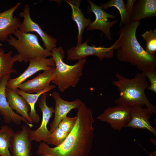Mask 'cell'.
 Instances as JSON below:
<instances>
[{
  "instance_id": "23",
  "label": "cell",
  "mask_w": 156,
  "mask_h": 156,
  "mask_svg": "<svg viewBox=\"0 0 156 156\" xmlns=\"http://www.w3.org/2000/svg\"><path fill=\"white\" fill-rule=\"evenodd\" d=\"M14 132L7 125L2 126L0 129V156H12L10 151L11 138Z\"/></svg>"
},
{
  "instance_id": "11",
  "label": "cell",
  "mask_w": 156,
  "mask_h": 156,
  "mask_svg": "<svg viewBox=\"0 0 156 156\" xmlns=\"http://www.w3.org/2000/svg\"><path fill=\"white\" fill-rule=\"evenodd\" d=\"M31 128L23 125L21 129L15 132L10 142V151L12 156H32Z\"/></svg>"
},
{
  "instance_id": "14",
  "label": "cell",
  "mask_w": 156,
  "mask_h": 156,
  "mask_svg": "<svg viewBox=\"0 0 156 156\" xmlns=\"http://www.w3.org/2000/svg\"><path fill=\"white\" fill-rule=\"evenodd\" d=\"M51 96L55 100V106L54 118L50 124L49 130L50 133L54 132L61 120L71 110L77 109L82 102L79 99L70 101L64 100L61 98L59 93L56 91H53Z\"/></svg>"
},
{
  "instance_id": "12",
  "label": "cell",
  "mask_w": 156,
  "mask_h": 156,
  "mask_svg": "<svg viewBox=\"0 0 156 156\" xmlns=\"http://www.w3.org/2000/svg\"><path fill=\"white\" fill-rule=\"evenodd\" d=\"M90 7L88 8L87 12H92L95 16V19L87 28V30L99 29L104 34L107 38L109 40H112L110 28L118 22V19L112 21H108V18H116V16L109 14L99 6L90 0H88Z\"/></svg>"
},
{
  "instance_id": "9",
  "label": "cell",
  "mask_w": 156,
  "mask_h": 156,
  "mask_svg": "<svg viewBox=\"0 0 156 156\" xmlns=\"http://www.w3.org/2000/svg\"><path fill=\"white\" fill-rule=\"evenodd\" d=\"M30 9L29 5L26 4L23 11L19 14V16L23 17V20L20 24L19 29L25 33L34 32L37 34L43 42L44 49L48 52H51L56 48L57 39L45 32L38 24L32 20Z\"/></svg>"
},
{
  "instance_id": "7",
  "label": "cell",
  "mask_w": 156,
  "mask_h": 156,
  "mask_svg": "<svg viewBox=\"0 0 156 156\" xmlns=\"http://www.w3.org/2000/svg\"><path fill=\"white\" fill-rule=\"evenodd\" d=\"M132 112V107L117 105L106 108L97 118L109 123L113 129L120 130L129 122Z\"/></svg>"
},
{
  "instance_id": "3",
  "label": "cell",
  "mask_w": 156,
  "mask_h": 156,
  "mask_svg": "<svg viewBox=\"0 0 156 156\" xmlns=\"http://www.w3.org/2000/svg\"><path fill=\"white\" fill-rule=\"evenodd\" d=\"M115 77L117 80L112 84L116 87L119 93V97L114 102L117 105L129 107L145 105L151 115L156 114V106L148 99L145 92L149 87L146 78L142 73H136L133 78L129 79L116 73Z\"/></svg>"
},
{
  "instance_id": "26",
  "label": "cell",
  "mask_w": 156,
  "mask_h": 156,
  "mask_svg": "<svg viewBox=\"0 0 156 156\" xmlns=\"http://www.w3.org/2000/svg\"><path fill=\"white\" fill-rule=\"evenodd\" d=\"M68 134L58 127L53 133H50L51 144L55 146H59L64 142Z\"/></svg>"
},
{
  "instance_id": "25",
  "label": "cell",
  "mask_w": 156,
  "mask_h": 156,
  "mask_svg": "<svg viewBox=\"0 0 156 156\" xmlns=\"http://www.w3.org/2000/svg\"><path fill=\"white\" fill-rule=\"evenodd\" d=\"M141 36L146 42V51L150 55H156V29L146 31Z\"/></svg>"
},
{
  "instance_id": "13",
  "label": "cell",
  "mask_w": 156,
  "mask_h": 156,
  "mask_svg": "<svg viewBox=\"0 0 156 156\" xmlns=\"http://www.w3.org/2000/svg\"><path fill=\"white\" fill-rule=\"evenodd\" d=\"M11 73H8L2 78L0 82V114L3 116V120L7 123H13L20 125L22 122L31 128L33 124H29L24 117L15 113L9 106L5 94L7 82L10 78Z\"/></svg>"
},
{
  "instance_id": "16",
  "label": "cell",
  "mask_w": 156,
  "mask_h": 156,
  "mask_svg": "<svg viewBox=\"0 0 156 156\" xmlns=\"http://www.w3.org/2000/svg\"><path fill=\"white\" fill-rule=\"evenodd\" d=\"M55 75V68L51 67L44 70L34 78L22 83L18 88L28 93H37L50 85V83L54 79Z\"/></svg>"
},
{
  "instance_id": "22",
  "label": "cell",
  "mask_w": 156,
  "mask_h": 156,
  "mask_svg": "<svg viewBox=\"0 0 156 156\" xmlns=\"http://www.w3.org/2000/svg\"><path fill=\"white\" fill-rule=\"evenodd\" d=\"M12 51L5 53L3 50L0 48V82L3 77L8 73H15L16 70L13 67V64L18 61L19 56L16 53L12 56Z\"/></svg>"
},
{
  "instance_id": "19",
  "label": "cell",
  "mask_w": 156,
  "mask_h": 156,
  "mask_svg": "<svg viewBox=\"0 0 156 156\" xmlns=\"http://www.w3.org/2000/svg\"><path fill=\"white\" fill-rule=\"evenodd\" d=\"M156 16V0H136L131 14L130 20L140 21L142 19L153 18Z\"/></svg>"
},
{
  "instance_id": "8",
  "label": "cell",
  "mask_w": 156,
  "mask_h": 156,
  "mask_svg": "<svg viewBox=\"0 0 156 156\" xmlns=\"http://www.w3.org/2000/svg\"><path fill=\"white\" fill-rule=\"evenodd\" d=\"M48 95L47 93H44L37 101V106L42 112V120L40 125L38 129L35 130H31L30 137L32 141H42L50 144H51L50 133L47 129V125L54 113V108L53 107H48L47 105L46 100Z\"/></svg>"
},
{
  "instance_id": "21",
  "label": "cell",
  "mask_w": 156,
  "mask_h": 156,
  "mask_svg": "<svg viewBox=\"0 0 156 156\" xmlns=\"http://www.w3.org/2000/svg\"><path fill=\"white\" fill-rule=\"evenodd\" d=\"M56 87L55 85H50L44 90L36 94H31L20 90L18 88L13 89L18 94L23 97L26 100L30 107L29 116L33 123H38L40 121V117L36 113L35 106L40 96L43 94L47 93Z\"/></svg>"
},
{
  "instance_id": "1",
  "label": "cell",
  "mask_w": 156,
  "mask_h": 156,
  "mask_svg": "<svg viewBox=\"0 0 156 156\" xmlns=\"http://www.w3.org/2000/svg\"><path fill=\"white\" fill-rule=\"evenodd\" d=\"M77 120L72 130L64 142L54 147L43 142L39 144L37 154L42 156H88L94 135V120L92 109L83 102L77 108Z\"/></svg>"
},
{
  "instance_id": "4",
  "label": "cell",
  "mask_w": 156,
  "mask_h": 156,
  "mask_svg": "<svg viewBox=\"0 0 156 156\" xmlns=\"http://www.w3.org/2000/svg\"><path fill=\"white\" fill-rule=\"evenodd\" d=\"M51 52V56L55 65V77L52 82L57 86L61 92H64L70 87H75L83 75L86 59L79 60L74 65H70L63 61L65 57V52L62 47L55 48Z\"/></svg>"
},
{
  "instance_id": "29",
  "label": "cell",
  "mask_w": 156,
  "mask_h": 156,
  "mask_svg": "<svg viewBox=\"0 0 156 156\" xmlns=\"http://www.w3.org/2000/svg\"><path fill=\"white\" fill-rule=\"evenodd\" d=\"M136 1V0H127V3L125 5L126 9L130 19L133 6Z\"/></svg>"
},
{
  "instance_id": "24",
  "label": "cell",
  "mask_w": 156,
  "mask_h": 156,
  "mask_svg": "<svg viewBox=\"0 0 156 156\" xmlns=\"http://www.w3.org/2000/svg\"><path fill=\"white\" fill-rule=\"evenodd\" d=\"M100 6L104 10L109 7H114L119 11L121 17L119 24L120 27L131 21L126 9L123 0H111L106 3L101 4Z\"/></svg>"
},
{
  "instance_id": "28",
  "label": "cell",
  "mask_w": 156,
  "mask_h": 156,
  "mask_svg": "<svg viewBox=\"0 0 156 156\" xmlns=\"http://www.w3.org/2000/svg\"><path fill=\"white\" fill-rule=\"evenodd\" d=\"M77 120L76 116L73 117L65 116L59 123L58 127L69 134L74 127Z\"/></svg>"
},
{
  "instance_id": "27",
  "label": "cell",
  "mask_w": 156,
  "mask_h": 156,
  "mask_svg": "<svg viewBox=\"0 0 156 156\" xmlns=\"http://www.w3.org/2000/svg\"><path fill=\"white\" fill-rule=\"evenodd\" d=\"M155 68H147L142 72L146 78L148 79L150 84L147 89L152 91L156 94V70Z\"/></svg>"
},
{
  "instance_id": "15",
  "label": "cell",
  "mask_w": 156,
  "mask_h": 156,
  "mask_svg": "<svg viewBox=\"0 0 156 156\" xmlns=\"http://www.w3.org/2000/svg\"><path fill=\"white\" fill-rule=\"evenodd\" d=\"M20 2L10 9L0 12V41H6L17 30L21 23L19 18L13 16L16 10L20 6Z\"/></svg>"
},
{
  "instance_id": "6",
  "label": "cell",
  "mask_w": 156,
  "mask_h": 156,
  "mask_svg": "<svg viewBox=\"0 0 156 156\" xmlns=\"http://www.w3.org/2000/svg\"><path fill=\"white\" fill-rule=\"evenodd\" d=\"M88 40L76 46L72 47L67 51L68 60H80L86 58L90 55L97 57L101 61L105 58L110 59L114 57V51L119 48L118 39L112 46L109 47L104 46L96 47L95 45L89 46Z\"/></svg>"
},
{
  "instance_id": "18",
  "label": "cell",
  "mask_w": 156,
  "mask_h": 156,
  "mask_svg": "<svg viewBox=\"0 0 156 156\" xmlns=\"http://www.w3.org/2000/svg\"><path fill=\"white\" fill-rule=\"evenodd\" d=\"M5 94L7 102L13 110L25 118L30 124L33 122L29 116L30 107L25 99L12 89L6 88Z\"/></svg>"
},
{
  "instance_id": "5",
  "label": "cell",
  "mask_w": 156,
  "mask_h": 156,
  "mask_svg": "<svg viewBox=\"0 0 156 156\" xmlns=\"http://www.w3.org/2000/svg\"><path fill=\"white\" fill-rule=\"evenodd\" d=\"M14 34L17 39L10 35L6 41L17 51L19 56L18 61L27 63L34 58L52 56L51 52L47 51L40 45L37 35L25 33L19 29Z\"/></svg>"
},
{
  "instance_id": "17",
  "label": "cell",
  "mask_w": 156,
  "mask_h": 156,
  "mask_svg": "<svg viewBox=\"0 0 156 156\" xmlns=\"http://www.w3.org/2000/svg\"><path fill=\"white\" fill-rule=\"evenodd\" d=\"M131 107L132 112L131 118L125 127L147 129L155 137L156 129L150 123L149 120L151 115L148 109L138 105Z\"/></svg>"
},
{
  "instance_id": "30",
  "label": "cell",
  "mask_w": 156,
  "mask_h": 156,
  "mask_svg": "<svg viewBox=\"0 0 156 156\" xmlns=\"http://www.w3.org/2000/svg\"><path fill=\"white\" fill-rule=\"evenodd\" d=\"M42 156H51L50 155H43Z\"/></svg>"
},
{
  "instance_id": "2",
  "label": "cell",
  "mask_w": 156,
  "mask_h": 156,
  "mask_svg": "<svg viewBox=\"0 0 156 156\" xmlns=\"http://www.w3.org/2000/svg\"><path fill=\"white\" fill-rule=\"evenodd\" d=\"M140 24L131 21L120 27L116 56L120 62L129 63L142 72L147 68H156V55L147 53L138 42L136 34Z\"/></svg>"
},
{
  "instance_id": "20",
  "label": "cell",
  "mask_w": 156,
  "mask_h": 156,
  "mask_svg": "<svg viewBox=\"0 0 156 156\" xmlns=\"http://www.w3.org/2000/svg\"><path fill=\"white\" fill-rule=\"evenodd\" d=\"M72 9L71 18L76 23L78 28V34L77 45L82 43V35L85 28L89 26L92 22L90 18H86L80 8L81 0H65Z\"/></svg>"
},
{
  "instance_id": "10",
  "label": "cell",
  "mask_w": 156,
  "mask_h": 156,
  "mask_svg": "<svg viewBox=\"0 0 156 156\" xmlns=\"http://www.w3.org/2000/svg\"><path fill=\"white\" fill-rule=\"evenodd\" d=\"M29 62V66L24 72L16 78L9 79L6 85V88L12 89L18 88L26 79L37 72L55 67V60L52 57L49 58L35 57L31 59Z\"/></svg>"
}]
</instances>
